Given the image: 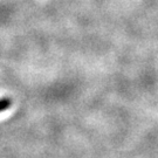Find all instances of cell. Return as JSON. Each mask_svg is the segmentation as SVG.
I'll use <instances>...</instances> for the list:
<instances>
[{"mask_svg": "<svg viewBox=\"0 0 158 158\" xmlns=\"http://www.w3.org/2000/svg\"><path fill=\"white\" fill-rule=\"evenodd\" d=\"M11 104H12L11 98H8V97L0 98V111H4L6 109H8V108L11 107Z\"/></svg>", "mask_w": 158, "mask_h": 158, "instance_id": "cell-1", "label": "cell"}]
</instances>
